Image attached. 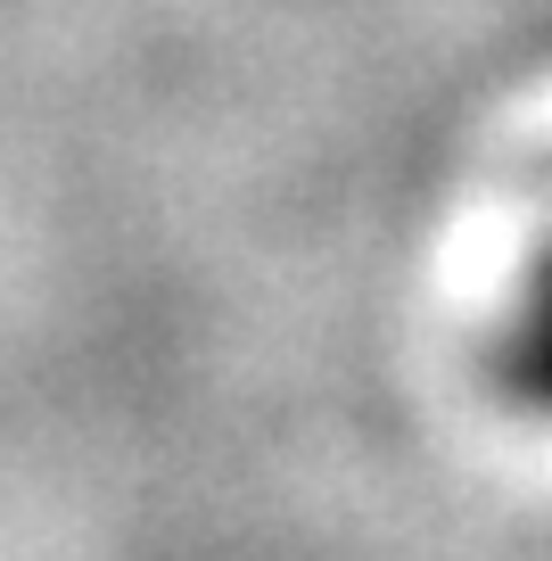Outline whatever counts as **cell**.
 Here are the masks:
<instances>
[{
  "instance_id": "obj_1",
  "label": "cell",
  "mask_w": 552,
  "mask_h": 561,
  "mask_svg": "<svg viewBox=\"0 0 552 561\" xmlns=\"http://www.w3.org/2000/svg\"><path fill=\"white\" fill-rule=\"evenodd\" d=\"M503 388L528 404L536 421H552V240L536 248L528 280H519V306L503 322Z\"/></svg>"
}]
</instances>
